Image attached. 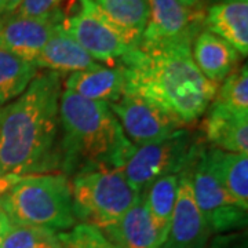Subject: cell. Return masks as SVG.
Returning <instances> with one entry per match:
<instances>
[{
  "label": "cell",
  "instance_id": "d6986e66",
  "mask_svg": "<svg viewBox=\"0 0 248 248\" xmlns=\"http://www.w3.org/2000/svg\"><path fill=\"white\" fill-rule=\"evenodd\" d=\"M207 169L241 208L248 210V155L219 149L204 151Z\"/></svg>",
  "mask_w": 248,
  "mask_h": 248
},
{
  "label": "cell",
  "instance_id": "f1b7e54d",
  "mask_svg": "<svg viewBox=\"0 0 248 248\" xmlns=\"http://www.w3.org/2000/svg\"><path fill=\"white\" fill-rule=\"evenodd\" d=\"M22 0H4V13H14L17 11Z\"/></svg>",
  "mask_w": 248,
  "mask_h": 248
},
{
  "label": "cell",
  "instance_id": "7c38bea8",
  "mask_svg": "<svg viewBox=\"0 0 248 248\" xmlns=\"http://www.w3.org/2000/svg\"><path fill=\"white\" fill-rule=\"evenodd\" d=\"M63 18H32L17 11L0 16V48L33 63Z\"/></svg>",
  "mask_w": 248,
  "mask_h": 248
},
{
  "label": "cell",
  "instance_id": "2e32d148",
  "mask_svg": "<svg viewBox=\"0 0 248 248\" xmlns=\"http://www.w3.org/2000/svg\"><path fill=\"white\" fill-rule=\"evenodd\" d=\"M99 229L119 248H160L161 246L143 195L123 217Z\"/></svg>",
  "mask_w": 248,
  "mask_h": 248
},
{
  "label": "cell",
  "instance_id": "9c48e42d",
  "mask_svg": "<svg viewBox=\"0 0 248 248\" xmlns=\"http://www.w3.org/2000/svg\"><path fill=\"white\" fill-rule=\"evenodd\" d=\"M202 146L192 160L189 169L196 203L204 215L211 232H228L240 229L247 223V210L232 200L207 169Z\"/></svg>",
  "mask_w": 248,
  "mask_h": 248
},
{
  "label": "cell",
  "instance_id": "3957f363",
  "mask_svg": "<svg viewBox=\"0 0 248 248\" xmlns=\"http://www.w3.org/2000/svg\"><path fill=\"white\" fill-rule=\"evenodd\" d=\"M135 149L110 107L62 90L60 151L62 174L91 169H120Z\"/></svg>",
  "mask_w": 248,
  "mask_h": 248
},
{
  "label": "cell",
  "instance_id": "ac0fdd59",
  "mask_svg": "<svg viewBox=\"0 0 248 248\" xmlns=\"http://www.w3.org/2000/svg\"><path fill=\"white\" fill-rule=\"evenodd\" d=\"M190 53L204 78L218 86L236 69L241 58L234 47L207 29L196 36Z\"/></svg>",
  "mask_w": 248,
  "mask_h": 248
},
{
  "label": "cell",
  "instance_id": "1f68e13d",
  "mask_svg": "<svg viewBox=\"0 0 248 248\" xmlns=\"http://www.w3.org/2000/svg\"><path fill=\"white\" fill-rule=\"evenodd\" d=\"M1 110H3V107H0V117H1Z\"/></svg>",
  "mask_w": 248,
  "mask_h": 248
},
{
  "label": "cell",
  "instance_id": "603a6c76",
  "mask_svg": "<svg viewBox=\"0 0 248 248\" xmlns=\"http://www.w3.org/2000/svg\"><path fill=\"white\" fill-rule=\"evenodd\" d=\"M1 248H61V243L51 229L11 223Z\"/></svg>",
  "mask_w": 248,
  "mask_h": 248
},
{
  "label": "cell",
  "instance_id": "8992f818",
  "mask_svg": "<svg viewBox=\"0 0 248 248\" xmlns=\"http://www.w3.org/2000/svg\"><path fill=\"white\" fill-rule=\"evenodd\" d=\"M199 148L192 134L182 128L163 141L135 146L119 171L134 190L142 195L156 179L185 170Z\"/></svg>",
  "mask_w": 248,
  "mask_h": 248
},
{
  "label": "cell",
  "instance_id": "f546056e",
  "mask_svg": "<svg viewBox=\"0 0 248 248\" xmlns=\"http://www.w3.org/2000/svg\"><path fill=\"white\" fill-rule=\"evenodd\" d=\"M182 3H185L187 7H192V9H200L202 10V4L207 0H181Z\"/></svg>",
  "mask_w": 248,
  "mask_h": 248
},
{
  "label": "cell",
  "instance_id": "7a4b0ae2",
  "mask_svg": "<svg viewBox=\"0 0 248 248\" xmlns=\"http://www.w3.org/2000/svg\"><path fill=\"white\" fill-rule=\"evenodd\" d=\"M190 47L138 46L131 50L120 60L125 71L124 94L149 101L184 125L197 122L219 86L199 71Z\"/></svg>",
  "mask_w": 248,
  "mask_h": 248
},
{
  "label": "cell",
  "instance_id": "83f0119b",
  "mask_svg": "<svg viewBox=\"0 0 248 248\" xmlns=\"http://www.w3.org/2000/svg\"><path fill=\"white\" fill-rule=\"evenodd\" d=\"M10 225H11V222H10L7 215L4 214V211L0 207V248L3 246V241H4V237H6L7 231H9Z\"/></svg>",
  "mask_w": 248,
  "mask_h": 248
},
{
  "label": "cell",
  "instance_id": "5b68a950",
  "mask_svg": "<svg viewBox=\"0 0 248 248\" xmlns=\"http://www.w3.org/2000/svg\"><path fill=\"white\" fill-rule=\"evenodd\" d=\"M76 218L104 228L123 217L142 195L135 192L117 169H91L71 182Z\"/></svg>",
  "mask_w": 248,
  "mask_h": 248
},
{
  "label": "cell",
  "instance_id": "5bb4252c",
  "mask_svg": "<svg viewBox=\"0 0 248 248\" xmlns=\"http://www.w3.org/2000/svg\"><path fill=\"white\" fill-rule=\"evenodd\" d=\"M65 90L90 101L110 105L124 95L125 71L119 63L113 66L98 65L93 69L75 72L65 80Z\"/></svg>",
  "mask_w": 248,
  "mask_h": 248
},
{
  "label": "cell",
  "instance_id": "6da1fadb",
  "mask_svg": "<svg viewBox=\"0 0 248 248\" xmlns=\"http://www.w3.org/2000/svg\"><path fill=\"white\" fill-rule=\"evenodd\" d=\"M60 73H37L0 117V175L47 174L61 169Z\"/></svg>",
  "mask_w": 248,
  "mask_h": 248
},
{
  "label": "cell",
  "instance_id": "ba28073f",
  "mask_svg": "<svg viewBox=\"0 0 248 248\" xmlns=\"http://www.w3.org/2000/svg\"><path fill=\"white\" fill-rule=\"evenodd\" d=\"M149 18L140 46H192L204 29V13L181 0H146Z\"/></svg>",
  "mask_w": 248,
  "mask_h": 248
},
{
  "label": "cell",
  "instance_id": "4dcf8cb0",
  "mask_svg": "<svg viewBox=\"0 0 248 248\" xmlns=\"http://www.w3.org/2000/svg\"><path fill=\"white\" fill-rule=\"evenodd\" d=\"M4 13V0H0V16Z\"/></svg>",
  "mask_w": 248,
  "mask_h": 248
},
{
  "label": "cell",
  "instance_id": "44dd1931",
  "mask_svg": "<svg viewBox=\"0 0 248 248\" xmlns=\"http://www.w3.org/2000/svg\"><path fill=\"white\" fill-rule=\"evenodd\" d=\"M109 19L128 36L137 47L145 31L149 7L146 0H94Z\"/></svg>",
  "mask_w": 248,
  "mask_h": 248
},
{
  "label": "cell",
  "instance_id": "9a60e30c",
  "mask_svg": "<svg viewBox=\"0 0 248 248\" xmlns=\"http://www.w3.org/2000/svg\"><path fill=\"white\" fill-rule=\"evenodd\" d=\"M204 29L226 40L241 57L248 54V0H219L204 13Z\"/></svg>",
  "mask_w": 248,
  "mask_h": 248
},
{
  "label": "cell",
  "instance_id": "d4e9b609",
  "mask_svg": "<svg viewBox=\"0 0 248 248\" xmlns=\"http://www.w3.org/2000/svg\"><path fill=\"white\" fill-rule=\"evenodd\" d=\"M61 248H119L99 228L90 223H78L72 229L58 233Z\"/></svg>",
  "mask_w": 248,
  "mask_h": 248
},
{
  "label": "cell",
  "instance_id": "7402d4cb",
  "mask_svg": "<svg viewBox=\"0 0 248 248\" xmlns=\"http://www.w3.org/2000/svg\"><path fill=\"white\" fill-rule=\"evenodd\" d=\"M37 75L32 62L0 48V107H4L24 94Z\"/></svg>",
  "mask_w": 248,
  "mask_h": 248
},
{
  "label": "cell",
  "instance_id": "30bf717a",
  "mask_svg": "<svg viewBox=\"0 0 248 248\" xmlns=\"http://www.w3.org/2000/svg\"><path fill=\"white\" fill-rule=\"evenodd\" d=\"M134 146L163 141L186 125L143 98L124 94L109 105Z\"/></svg>",
  "mask_w": 248,
  "mask_h": 248
},
{
  "label": "cell",
  "instance_id": "8fae6325",
  "mask_svg": "<svg viewBox=\"0 0 248 248\" xmlns=\"http://www.w3.org/2000/svg\"><path fill=\"white\" fill-rule=\"evenodd\" d=\"M189 166L179 172L177 203L167 237L160 248H204L213 233L196 203Z\"/></svg>",
  "mask_w": 248,
  "mask_h": 248
},
{
  "label": "cell",
  "instance_id": "4fadbf2b",
  "mask_svg": "<svg viewBox=\"0 0 248 248\" xmlns=\"http://www.w3.org/2000/svg\"><path fill=\"white\" fill-rule=\"evenodd\" d=\"M202 117V133L214 149L248 155V113L213 101Z\"/></svg>",
  "mask_w": 248,
  "mask_h": 248
},
{
  "label": "cell",
  "instance_id": "277c9868",
  "mask_svg": "<svg viewBox=\"0 0 248 248\" xmlns=\"http://www.w3.org/2000/svg\"><path fill=\"white\" fill-rule=\"evenodd\" d=\"M11 223L69 231L76 222L69 178L62 172L24 175L0 197Z\"/></svg>",
  "mask_w": 248,
  "mask_h": 248
},
{
  "label": "cell",
  "instance_id": "52a82bcc",
  "mask_svg": "<svg viewBox=\"0 0 248 248\" xmlns=\"http://www.w3.org/2000/svg\"><path fill=\"white\" fill-rule=\"evenodd\" d=\"M62 28L93 60L113 63L137 48L133 40L109 19L94 0H76L69 14H63Z\"/></svg>",
  "mask_w": 248,
  "mask_h": 248
},
{
  "label": "cell",
  "instance_id": "4316f807",
  "mask_svg": "<svg viewBox=\"0 0 248 248\" xmlns=\"http://www.w3.org/2000/svg\"><path fill=\"white\" fill-rule=\"evenodd\" d=\"M19 179L21 177H17V175H0V197L4 193H7Z\"/></svg>",
  "mask_w": 248,
  "mask_h": 248
},
{
  "label": "cell",
  "instance_id": "484cf974",
  "mask_svg": "<svg viewBox=\"0 0 248 248\" xmlns=\"http://www.w3.org/2000/svg\"><path fill=\"white\" fill-rule=\"evenodd\" d=\"M66 0H22L17 13L32 18L61 17L62 4Z\"/></svg>",
  "mask_w": 248,
  "mask_h": 248
},
{
  "label": "cell",
  "instance_id": "cb8c5ba5",
  "mask_svg": "<svg viewBox=\"0 0 248 248\" xmlns=\"http://www.w3.org/2000/svg\"><path fill=\"white\" fill-rule=\"evenodd\" d=\"M214 101L236 112L248 113V69L246 63L236 68L222 81Z\"/></svg>",
  "mask_w": 248,
  "mask_h": 248
},
{
  "label": "cell",
  "instance_id": "ffe728a7",
  "mask_svg": "<svg viewBox=\"0 0 248 248\" xmlns=\"http://www.w3.org/2000/svg\"><path fill=\"white\" fill-rule=\"evenodd\" d=\"M179 174H170L156 179L142 195L152 221L163 244L169 233L170 222L177 203ZM161 247V246H160Z\"/></svg>",
  "mask_w": 248,
  "mask_h": 248
},
{
  "label": "cell",
  "instance_id": "e0dca14e",
  "mask_svg": "<svg viewBox=\"0 0 248 248\" xmlns=\"http://www.w3.org/2000/svg\"><path fill=\"white\" fill-rule=\"evenodd\" d=\"M61 21L55 25L48 42L33 61L36 68L62 75L87 71L101 65L65 32Z\"/></svg>",
  "mask_w": 248,
  "mask_h": 248
}]
</instances>
